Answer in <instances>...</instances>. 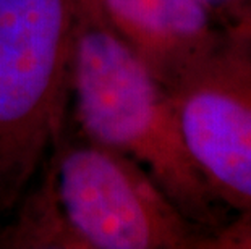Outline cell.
Here are the masks:
<instances>
[{
	"instance_id": "7",
	"label": "cell",
	"mask_w": 251,
	"mask_h": 249,
	"mask_svg": "<svg viewBox=\"0 0 251 249\" xmlns=\"http://www.w3.org/2000/svg\"><path fill=\"white\" fill-rule=\"evenodd\" d=\"M206 249H251V210L238 214L212 233Z\"/></svg>"
},
{
	"instance_id": "1",
	"label": "cell",
	"mask_w": 251,
	"mask_h": 249,
	"mask_svg": "<svg viewBox=\"0 0 251 249\" xmlns=\"http://www.w3.org/2000/svg\"><path fill=\"white\" fill-rule=\"evenodd\" d=\"M70 109L86 139L133 158L183 215L214 233L226 224L188 156L169 89L83 0L70 67Z\"/></svg>"
},
{
	"instance_id": "8",
	"label": "cell",
	"mask_w": 251,
	"mask_h": 249,
	"mask_svg": "<svg viewBox=\"0 0 251 249\" xmlns=\"http://www.w3.org/2000/svg\"><path fill=\"white\" fill-rule=\"evenodd\" d=\"M227 39L251 65V0H245L237 21L228 28Z\"/></svg>"
},
{
	"instance_id": "2",
	"label": "cell",
	"mask_w": 251,
	"mask_h": 249,
	"mask_svg": "<svg viewBox=\"0 0 251 249\" xmlns=\"http://www.w3.org/2000/svg\"><path fill=\"white\" fill-rule=\"evenodd\" d=\"M83 0H0V214L65 136Z\"/></svg>"
},
{
	"instance_id": "3",
	"label": "cell",
	"mask_w": 251,
	"mask_h": 249,
	"mask_svg": "<svg viewBox=\"0 0 251 249\" xmlns=\"http://www.w3.org/2000/svg\"><path fill=\"white\" fill-rule=\"evenodd\" d=\"M79 249H206L212 231L183 215L133 158L86 137L60 142L46 170Z\"/></svg>"
},
{
	"instance_id": "5",
	"label": "cell",
	"mask_w": 251,
	"mask_h": 249,
	"mask_svg": "<svg viewBox=\"0 0 251 249\" xmlns=\"http://www.w3.org/2000/svg\"><path fill=\"white\" fill-rule=\"evenodd\" d=\"M110 31L170 89L227 41L201 0H89Z\"/></svg>"
},
{
	"instance_id": "9",
	"label": "cell",
	"mask_w": 251,
	"mask_h": 249,
	"mask_svg": "<svg viewBox=\"0 0 251 249\" xmlns=\"http://www.w3.org/2000/svg\"><path fill=\"white\" fill-rule=\"evenodd\" d=\"M201 2L211 10V13L227 31L237 21L245 0H201Z\"/></svg>"
},
{
	"instance_id": "6",
	"label": "cell",
	"mask_w": 251,
	"mask_h": 249,
	"mask_svg": "<svg viewBox=\"0 0 251 249\" xmlns=\"http://www.w3.org/2000/svg\"><path fill=\"white\" fill-rule=\"evenodd\" d=\"M13 209L15 219L0 230V249H79L58 205L49 175L26 189Z\"/></svg>"
},
{
	"instance_id": "4",
	"label": "cell",
	"mask_w": 251,
	"mask_h": 249,
	"mask_svg": "<svg viewBox=\"0 0 251 249\" xmlns=\"http://www.w3.org/2000/svg\"><path fill=\"white\" fill-rule=\"evenodd\" d=\"M185 147L214 198L251 210V65L226 41L169 89Z\"/></svg>"
}]
</instances>
